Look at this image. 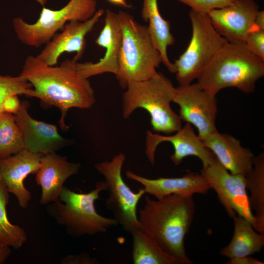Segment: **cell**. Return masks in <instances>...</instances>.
Listing matches in <instances>:
<instances>
[{"label": "cell", "mask_w": 264, "mask_h": 264, "mask_svg": "<svg viewBox=\"0 0 264 264\" xmlns=\"http://www.w3.org/2000/svg\"><path fill=\"white\" fill-rule=\"evenodd\" d=\"M96 0H70L60 9L47 8L43 4L38 20L29 23L20 17L14 18L12 25L17 38L24 44L39 47L48 43L67 22H85L97 11Z\"/></svg>", "instance_id": "cell-8"}, {"label": "cell", "mask_w": 264, "mask_h": 264, "mask_svg": "<svg viewBox=\"0 0 264 264\" xmlns=\"http://www.w3.org/2000/svg\"><path fill=\"white\" fill-rule=\"evenodd\" d=\"M192 33L185 51L174 64L179 86L197 79L215 55L228 41L213 26L207 14L190 10Z\"/></svg>", "instance_id": "cell-7"}, {"label": "cell", "mask_w": 264, "mask_h": 264, "mask_svg": "<svg viewBox=\"0 0 264 264\" xmlns=\"http://www.w3.org/2000/svg\"><path fill=\"white\" fill-rule=\"evenodd\" d=\"M234 229L230 243L220 254L229 259L251 256L260 251L264 246V234L256 231L245 219L235 215L232 217Z\"/></svg>", "instance_id": "cell-22"}, {"label": "cell", "mask_w": 264, "mask_h": 264, "mask_svg": "<svg viewBox=\"0 0 264 264\" xmlns=\"http://www.w3.org/2000/svg\"><path fill=\"white\" fill-rule=\"evenodd\" d=\"M264 76V60L245 44L227 42L205 66L197 83L215 95L230 87L248 94L254 91L256 82Z\"/></svg>", "instance_id": "cell-3"}, {"label": "cell", "mask_w": 264, "mask_h": 264, "mask_svg": "<svg viewBox=\"0 0 264 264\" xmlns=\"http://www.w3.org/2000/svg\"><path fill=\"white\" fill-rule=\"evenodd\" d=\"M251 209L256 219L254 229L264 234V153L255 156L253 167L244 176Z\"/></svg>", "instance_id": "cell-23"}, {"label": "cell", "mask_w": 264, "mask_h": 264, "mask_svg": "<svg viewBox=\"0 0 264 264\" xmlns=\"http://www.w3.org/2000/svg\"><path fill=\"white\" fill-rule=\"evenodd\" d=\"M104 13V9H99L88 21L69 22L60 33H56L45 44L36 58L47 65L56 66L63 53L75 52L73 59L77 62L84 53L86 35L92 30Z\"/></svg>", "instance_id": "cell-14"}, {"label": "cell", "mask_w": 264, "mask_h": 264, "mask_svg": "<svg viewBox=\"0 0 264 264\" xmlns=\"http://www.w3.org/2000/svg\"><path fill=\"white\" fill-rule=\"evenodd\" d=\"M28 107L27 101L22 102L15 114L25 149L33 153L45 155L65 146L67 140L59 133L56 126L33 118L28 112Z\"/></svg>", "instance_id": "cell-16"}, {"label": "cell", "mask_w": 264, "mask_h": 264, "mask_svg": "<svg viewBox=\"0 0 264 264\" xmlns=\"http://www.w3.org/2000/svg\"><path fill=\"white\" fill-rule=\"evenodd\" d=\"M122 38L117 13L107 9L103 28L95 40L98 45L105 48L104 56L96 63L77 62L79 74L87 79L105 73L116 75L119 68Z\"/></svg>", "instance_id": "cell-15"}, {"label": "cell", "mask_w": 264, "mask_h": 264, "mask_svg": "<svg viewBox=\"0 0 264 264\" xmlns=\"http://www.w3.org/2000/svg\"><path fill=\"white\" fill-rule=\"evenodd\" d=\"M43 155L24 149L16 154L0 159V177L9 192L16 196L22 208H26L31 198L23 181L29 175L36 174Z\"/></svg>", "instance_id": "cell-17"}, {"label": "cell", "mask_w": 264, "mask_h": 264, "mask_svg": "<svg viewBox=\"0 0 264 264\" xmlns=\"http://www.w3.org/2000/svg\"><path fill=\"white\" fill-rule=\"evenodd\" d=\"M141 17L148 25L153 41L160 52L162 63L167 69L175 73L174 64L167 55V48L175 44V40L170 31V22L161 16L158 7L157 0H143Z\"/></svg>", "instance_id": "cell-21"}, {"label": "cell", "mask_w": 264, "mask_h": 264, "mask_svg": "<svg viewBox=\"0 0 264 264\" xmlns=\"http://www.w3.org/2000/svg\"><path fill=\"white\" fill-rule=\"evenodd\" d=\"M255 27L264 30V11L259 10L257 13L254 22Z\"/></svg>", "instance_id": "cell-33"}, {"label": "cell", "mask_w": 264, "mask_h": 264, "mask_svg": "<svg viewBox=\"0 0 264 264\" xmlns=\"http://www.w3.org/2000/svg\"><path fill=\"white\" fill-rule=\"evenodd\" d=\"M25 149L22 132L15 115L3 112L0 114V159L6 158Z\"/></svg>", "instance_id": "cell-26"}, {"label": "cell", "mask_w": 264, "mask_h": 264, "mask_svg": "<svg viewBox=\"0 0 264 264\" xmlns=\"http://www.w3.org/2000/svg\"><path fill=\"white\" fill-rule=\"evenodd\" d=\"M117 14L122 38L115 76L121 87L126 89L131 82L145 81L156 76V68L162 60L148 25L138 22L126 11H119Z\"/></svg>", "instance_id": "cell-4"}, {"label": "cell", "mask_w": 264, "mask_h": 264, "mask_svg": "<svg viewBox=\"0 0 264 264\" xmlns=\"http://www.w3.org/2000/svg\"><path fill=\"white\" fill-rule=\"evenodd\" d=\"M227 264H263L264 263L258 259L253 258L250 256L229 259L226 263Z\"/></svg>", "instance_id": "cell-32"}, {"label": "cell", "mask_w": 264, "mask_h": 264, "mask_svg": "<svg viewBox=\"0 0 264 264\" xmlns=\"http://www.w3.org/2000/svg\"><path fill=\"white\" fill-rule=\"evenodd\" d=\"M11 253L9 246L7 245L0 246V264L4 263Z\"/></svg>", "instance_id": "cell-34"}, {"label": "cell", "mask_w": 264, "mask_h": 264, "mask_svg": "<svg viewBox=\"0 0 264 264\" xmlns=\"http://www.w3.org/2000/svg\"><path fill=\"white\" fill-rule=\"evenodd\" d=\"M259 10L255 0H234L232 4L207 14L217 32L228 42L244 44L248 33L255 27Z\"/></svg>", "instance_id": "cell-12"}, {"label": "cell", "mask_w": 264, "mask_h": 264, "mask_svg": "<svg viewBox=\"0 0 264 264\" xmlns=\"http://www.w3.org/2000/svg\"><path fill=\"white\" fill-rule=\"evenodd\" d=\"M17 94L11 95L4 100L2 110L4 112L16 114L19 110L21 103Z\"/></svg>", "instance_id": "cell-30"}, {"label": "cell", "mask_w": 264, "mask_h": 264, "mask_svg": "<svg viewBox=\"0 0 264 264\" xmlns=\"http://www.w3.org/2000/svg\"><path fill=\"white\" fill-rule=\"evenodd\" d=\"M165 142L171 143L173 146L174 152L170 159L176 165L180 164L187 156H195L201 160L203 166H205L215 156L196 134L192 125L186 123L172 135H163L149 130L147 131L145 154L151 164L154 163L157 146Z\"/></svg>", "instance_id": "cell-13"}, {"label": "cell", "mask_w": 264, "mask_h": 264, "mask_svg": "<svg viewBox=\"0 0 264 264\" xmlns=\"http://www.w3.org/2000/svg\"><path fill=\"white\" fill-rule=\"evenodd\" d=\"M216 96L203 89L198 83L176 88L173 102L179 107L178 115L182 121L197 128L198 135L202 140L218 132Z\"/></svg>", "instance_id": "cell-11"}, {"label": "cell", "mask_w": 264, "mask_h": 264, "mask_svg": "<svg viewBox=\"0 0 264 264\" xmlns=\"http://www.w3.org/2000/svg\"><path fill=\"white\" fill-rule=\"evenodd\" d=\"M132 238V261L134 264H182L165 252L143 230L135 228Z\"/></svg>", "instance_id": "cell-24"}, {"label": "cell", "mask_w": 264, "mask_h": 264, "mask_svg": "<svg viewBox=\"0 0 264 264\" xmlns=\"http://www.w3.org/2000/svg\"><path fill=\"white\" fill-rule=\"evenodd\" d=\"M128 178L137 182L143 186L145 193L156 199L176 194L193 196L195 194H206L211 188L204 177L200 174L190 173L179 177H162L150 179L128 170Z\"/></svg>", "instance_id": "cell-19"}, {"label": "cell", "mask_w": 264, "mask_h": 264, "mask_svg": "<svg viewBox=\"0 0 264 264\" xmlns=\"http://www.w3.org/2000/svg\"><path fill=\"white\" fill-rule=\"evenodd\" d=\"M122 96V114L130 117L137 109L149 113L152 130L165 134L173 133L182 127V121L171 107L176 93L172 82L161 72L143 81L130 83Z\"/></svg>", "instance_id": "cell-5"}, {"label": "cell", "mask_w": 264, "mask_h": 264, "mask_svg": "<svg viewBox=\"0 0 264 264\" xmlns=\"http://www.w3.org/2000/svg\"><path fill=\"white\" fill-rule=\"evenodd\" d=\"M107 0L109 2H110V3H112V4L117 5H119V6H123V7H125V8H131L132 7L131 5L127 3L126 0Z\"/></svg>", "instance_id": "cell-35"}, {"label": "cell", "mask_w": 264, "mask_h": 264, "mask_svg": "<svg viewBox=\"0 0 264 264\" xmlns=\"http://www.w3.org/2000/svg\"><path fill=\"white\" fill-rule=\"evenodd\" d=\"M64 264H97L95 259H92L88 254H80L76 256L69 255L64 259Z\"/></svg>", "instance_id": "cell-31"}, {"label": "cell", "mask_w": 264, "mask_h": 264, "mask_svg": "<svg viewBox=\"0 0 264 264\" xmlns=\"http://www.w3.org/2000/svg\"><path fill=\"white\" fill-rule=\"evenodd\" d=\"M221 164L232 174L245 176L253 167L255 156L249 148L228 134L214 132L203 140Z\"/></svg>", "instance_id": "cell-20"}, {"label": "cell", "mask_w": 264, "mask_h": 264, "mask_svg": "<svg viewBox=\"0 0 264 264\" xmlns=\"http://www.w3.org/2000/svg\"><path fill=\"white\" fill-rule=\"evenodd\" d=\"M145 199L138 215L141 229L182 264H192L186 254L184 240L195 212L193 196L172 194L152 199L146 196Z\"/></svg>", "instance_id": "cell-2"}, {"label": "cell", "mask_w": 264, "mask_h": 264, "mask_svg": "<svg viewBox=\"0 0 264 264\" xmlns=\"http://www.w3.org/2000/svg\"><path fill=\"white\" fill-rule=\"evenodd\" d=\"M32 85L18 76L0 75V114L2 112V104L5 99L14 94H24L26 96L38 98V95Z\"/></svg>", "instance_id": "cell-27"}, {"label": "cell", "mask_w": 264, "mask_h": 264, "mask_svg": "<svg viewBox=\"0 0 264 264\" xmlns=\"http://www.w3.org/2000/svg\"><path fill=\"white\" fill-rule=\"evenodd\" d=\"M125 158V155L120 153L111 160L97 163L94 166L105 179L106 191L108 193L105 201L107 209L111 212L118 224L131 233L135 228L141 229L137 207L146 193L143 188L133 192L123 180L122 169Z\"/></svg>", "instance_id": "cell-9"}, {"label": "cell", "mask_w": 264, "mask_h": 264, "mask_svg": "<svg viewBox=\"0 0 264 264\" xmlns=\"http://www.w3.org/2000/svg\"><path fill=\"white\" fill-rule=\"evenodd\" d=\"M106 190L104 181L97 182L95 188L87 193H76L63 187L58 199L50 203L48 211L72 237L105 233L118 224L114 218L102 216L95 209V201L99 199L100 193Z\"/></svg>", "instance_id": "cell-6"}, {"label": "cell", "mask_w": 264, "mask_h": 264, "mask_svg": "<svg viewBox=\"0 0 264 264\" xmlns=\"http://www.w3.org/2000/svg\"><path fill=\"white\" fill-rule=\"evenodd\" d=\"M9 191L0 177V246L7 245L16 249L21 248L27 240L25 230L12 224L6 213Z\"/></svg>", "instance_id": "cell-25"}, {"label": "cell", "mask_w": 264, "mask_h": 264, "mask_svg": "<svg viewBox=\"0 0 264 264\" xmlns=\"http://www.w3.org/2000/svg\"><path fill=\"white\" fill-rule=\"evenodd\" d=\"M77 62L66 59L59 66H49L30 55L25 59L20 74L34 87L38 98L60 110L59 123L63 130L69 128L65 118L70 109H89L96 101L90 83L77 71Z\"/></svg>", "instance_id": "cell-1"}, {"label": "cell", "mask_w": 264, "mask_h": 264, "mask_svg": "<svg viewBox=\"0 0 264 264\" xmlns=\"http://www.w3.org/2000/svg\"><path fill=\"white\" fill-rule=\"evenodd\" d=\"M195 11L208 14L211 11L232 4L234 0H177Z\"/></svg>", "instance_id": "cell-28"}, {"label": "cell", "mask_w": 264, "mask_h": 264, "mask_svg": "<svg viewBox=\"0 0 264 264\" xmlns=\"http://www.w3.org/2000/svg\"><path fill=\"white\" fill-rule=\"evenodd\" d=\"M80 166V164L69 162L66 156L55 152L43 155L35 178L42 188L40 203L47 204L58 199L65 182L77 174Z\"/></svg>", "instance_id": "cell-18"}, {"label": "cell", "mask_w": 264, "mask_h": 264, "mask_svg": "<svg viewBox=\"0 0 264 264\" xmlns=\"http://www.w3.org/2000/svg\"><path fill=\"white\" fill-rule=\"evenodd\" d=\"M200 174L216 192L229 216H240L254 228L256 219L250 206L245 176L231 174L215 156L209 163L203 166Z\"/></svg>", "instance_id": "cell-10"}, {"label": "cell", "mask_w": 264, "mask_h": 264, "mask_svg": "<svg viewBox=\"0 0 264 264\" xmlns=\"http://www.w3.org/2000/svg\"><path fill=\"white\" fill-rule=\"evenodd\" d=\"M244 44L252 52L264 60V30L254 27L248 33Z\"/></svg>", "instance_id": "cell-29"}]
</instances>
